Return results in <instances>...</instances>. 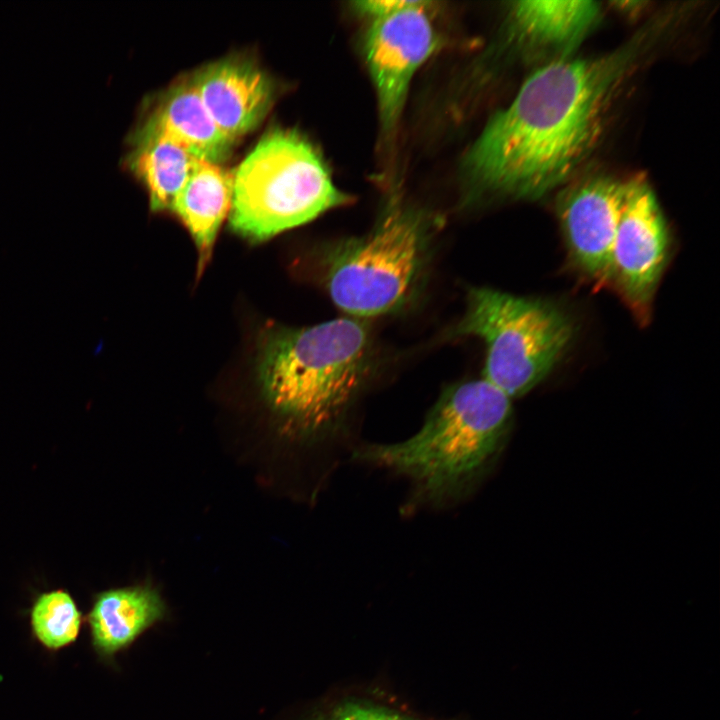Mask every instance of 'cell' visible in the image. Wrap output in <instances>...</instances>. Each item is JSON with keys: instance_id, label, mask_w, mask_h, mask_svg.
<instances>
[{"instance_id": "cell-1", "label": "cell", "mask_w": 720, "mask_h": 720, "mask_svg": "<svg viewBox=\"0 0 720 720\" xmlns=\"http://www.w3.org/2000/svg\"><path fill=\"white\" fill-rule=\"evenodd\" d=\"M638 48L631 43L593 59L558 60L532 73L468 152L472 181L533 199L565 180L592 148L608 100Z\"/></svg>"}, {"instance_id": "cell-2", "label": "cell", "mask_w": 720, "mask_h": 720, "mask_svg": "<svg viewBox=\"0 0 720 720\" xmlns=\"http://www.w3.org/2000/svg\"><path fill=\"white\" fill-rule=\"evenodd\" d=\"M371 357L369 331L360 319L301 328L269 323L257 342L258 382L285 429L316 437L342 423L368 377Z\"/></svg>"}, {"instance_id": "cell-3", "label": "cell", "mask_w": 720, "mask_h": 720, "mask_svg": "<svg viewBox=\"0 0 720 720\" xmlns=\"http://www.w3.org/2000/svg\"><path fill=\"white\" fill-rule=\"evenodd\" d=\"M511 421L505 393L483 377L469 380L443 391L414 435L361 446L353 458L408 478L426 502L448 503L470 493L487 473Z\"/></svg>"}, {"instance_id": "cell-4", "label": "cell", "mask_w": 720, "mask_h": 720, "mask_svg": "<svg viewBox=\"0 0 720 720\" xmlns=\"http://www.w3.org/2000/svg\"><path fill=\"white\" fill-rule=\"evenodd\" d=\"M231 230L262 242L350 202L312 142L294 129L266 131L232 171Z\"/></svg>"}, {"instance_id": "cell-5", "label": "cell", "mask_w": 720, "mask_h": 720, "mask_svg": "<svg viewBox=\"0 0 720 720\" xmlns=\"http://www.w3.org/2000/svg\"><path fill=\"white\" fill-rule=\"evenodd\" d=\"M429 224L418 213L396 209L370 233L326 248L322 279L333 303L357 319L403 308L425 271L432 237Z\"/></svg>"}, {"instance_id": "cell-6", "label": "cell", "mask_w": 720, "mask_h": 720, "mask_svg": "<svg viewBox=\"0 0 720 720\" xmlns=\"http://www.w3.org/2000/svg\"><path fill=\"white\" fill-rule=\"evenodd\" d=\"M574 332V320L558 304L472 288L452 336L483 340V378L512 400L550 374L570 346Z\"/></svg>"}, {"instance_id": "cell-7", "label": "cell", "mask_w": 720, "mask_h": 720, "mask_svg": "<svg viewBox=\"0 0 720 720\" xmlns=\"http://www.w3.org/2000/svg\"><path fill=\"white\" fill-rule=\"evenodd\" d=\"M626 199L610 254L606 285L642 325L670 255L669 231L656 197L640 176L627 181Z\"/></svg>"}, {"instance_id": "cell-8", "label": "cell", "mask_w": 720, "mask_h": 720, "mask_svg": "<svg viewBox=\"0 0 720 720\" xmlns=\"http://www.w3.org/2000/svg\"><path fill=\"white\" fill-rule=\"evenodd\" d=\"M430 5L404 0L395 10L370 19L364 51L386 134L397 126L414 73L438 45Z\"/></svg>"}, {"instance_id": "cell-9", "label": "cell", "mask_w": 720, "mask_h": 720, "mask_svg": "<svg viewBox=\"0 0 720 720\" xmlns=\"http://www.w3.org/2000/svg\"><path fill=\"white\" fill-rule=\"evenodd\" d=\"M626 190V182L598 176L574 185L558 201L570 264L597 287L606 285Z\"/></svg>"}, {"instance_id": "cell-10", "label": "cell", "mask_w": 720, "mask_h": 720, "mask_svg": "<svg viewBox=\"0 0 720 720\" xmlns=\"http://www.w3.org/2000/svg\"><path fill=\"white\" fill-rule=\"evenodd\" d=\"M188 77L215 124L236 141L263 121L277 92L272 76L244 54L205 64Z\"/></svg>"}, {"instance_id": "cell-11", "label": "cell", "mask_w": 720, "mask_h": 720, "mask_svg": "<svg viewBox=\"0 0 720 720\" xmlns=\"http://www.w3.org/2000/svg\"><path fill=\"white\" fill-rule=\"evenodd\" d=\"M134 131L167 136L197 159L217 165L231 156L237 143L215 124L188 75L156 97Z\"/></svg>"}, {"instance_id": "cell-12", "label": "cell", "mask_w": 720, "mask_h": 720, "mask_svg": "<svg viewBox=\"0 0 720 720\" xmlns=\"http://www.w3.org/2000/svg\"><path fill=\"white\" fill-rule=\"evenodd\" d=\"M166 616L163 598L149 583L103 591L87 617L92 646L100 657L111 659Z\"/></svg>"}, {"instance_id": "cell-13", "label": "cell", "mask_w": 720, "mask_h": 720, "mask_svg": "<svg viewBox=\"0 0 720 720\" xmlns=\"http://www.w3.org/2000/svg\"><path fill=\"white\" fill-rule=\"evenodd\" d=\"M232 191V171L199 160L174 202L171 212L187 228L198 251V276L211 257L219 229L229 214Z\"/></svg>"}, {"instance_id": "cell-14", "label": "cell", "mask_w": 720, "mask_h": 720, "mask_svg": "<svg viewBox=\"0 0 720 720\" xmlns=\"http://www.w3.org/2000/svg\"><path fill=\"white\" fill-rule=\"evenodd\" d=\"M129 143L125 162L147 190L151 210L171 212L199 159L161 134L133 131Z\"/></svg>"}, {"instance_id": "cell-15", "label": "cell", "mask_w": 720, "mask_h": 720, "mask_svg": "<svg viewBox=\"0 0 720 720\" xmlns=\"http://www.w3.org/2000/svg\"><path fill=\"white\" fill-rule=\"evenodd\" d=\"M599 13L593 1H519L513 4L512 20L522 36L547 45L576 42Z\"/></svg>"}, {"instance_id": "cell-16", "label": "cell", "mask_w": 720, "mask_h": 720, "mask_svg": "<svg viewBox=\"0 0 720 720\" xmlns=\"http://www.w3.org/2000/svg\"><path fill=\"white\" fill-rule=\"evenodd\" d=\"M82 615L71 595L64 590L41 594L34 602L30 624L34 637L46 649L57 651L74 643Z\"/></svg>"}, {"instance_id": "cell-17", "label": "cell", "mask_w": 720, "mask_h": 720, "mask_svg": "<svg viewBox=\"0 0 720 720\" xmlns=\"http://www.w3.org/2000/svg\"><path fill=\"white\" fill-rule=\"evenodd\" d=\"M321 720H416L367 704L351 703L338 707Z\"/></svg>"}]
</instances>
